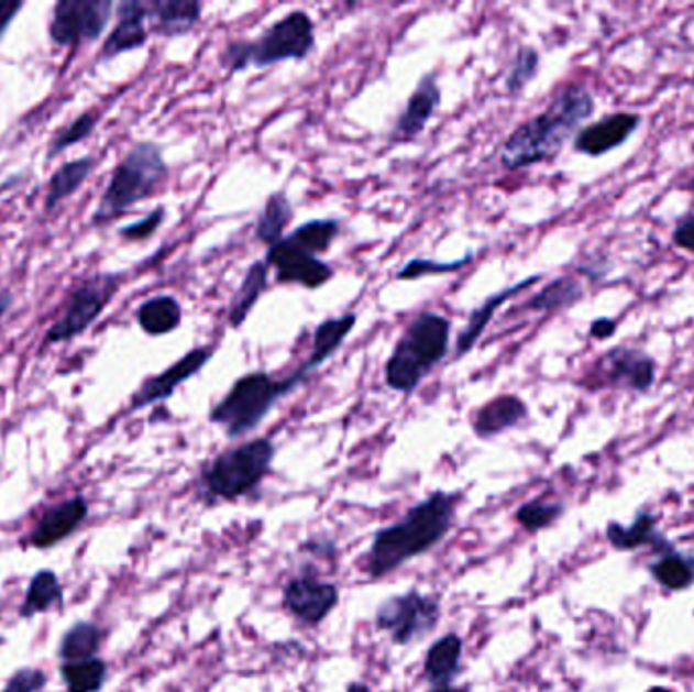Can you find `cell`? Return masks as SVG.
I'll list each match as a JSON object with an SVG mask.
<instances>
[{
    "mask_svg": "<svg viewBox=\"0 0 694 692\" xmlns=\"http://www.w3.org/2000/svg\"><path fill=\"white\" fill-rule=\"evenodd\" d=\"M102 646V631L92 622H76L67 629L64 638L59 641V660L62 664L71 662H84L98 658Z\"/></svg>",
    "mask_w": 694,
    "mask_h": 692,
    "instance_id": "4dcf8cb0",
    "label": "cell"
},
{
    "mask_svg": "<svg viewBox=\"0 0 694 692\" xmlns=\"http://www.w3.org/2000/svg\"><path fill=\"white\" fill-rule=\"evenodd\" d=\"M165 218H167V209L158 206L151 213H146L143 220L122 226L119 230V235L124 238V240H129V242H144V240L157 234V230L165 222Z\"/></svg>",
    "mask_w": 694,
    "mask_h": 692,
    "instance_id": "f35d334b",
    "label": "cell"
},
{
    "mask_svg": "<svg viewBox=\"0 0 694 692\" xmlns=\"http://www.w3.org/2000/svg\"><path fill=\"white\" fill-rule=\"evenodd\" d=\"M461 502L459 492H434L405 518L378 530L367 552V575L384 579L405 562L434 549L451 530Z\"/></svg>",
    "mask_w": 694,
    "mask_h": 692,
    "instance_id": "7a4b0ae2",
    "label": "cell"
},
{
    "mask_svg": "<svg viewBox=\"0 0 694 692\" xmlns=\"http://www.w3.org/2000/svg\"><path fill=\"white\" fill-rule=\"evenodd\" d=\"M451 341V319L422 311L408 323L384 367V380L394 393L412 394L420 382L445 360Z\"/></svg>",
    "mask_w": 694,
    "mask_h": 692,
    "instance_id": "277c9868",
    "label": "cell"
},
{
    "mask_svg": "<svg viewBox=\"0 0 694 692\" xmlns=\"http://www.w3.org/2000/svg\"><path fill=\"white\" fill-rule=\"evenodd\" d=\"M216 353L213 345H201L194 348L191 352L184 353L175 364L165 367L157 376H148L143 380L139 391L132 394L129 413L143 410L146 406L157 405L169 400L175 391L185 384L187 380L194 378L203 367L208 366Z\"/></svg>",
    "mask_w": 694,
    "mask_h": 692,
    "instance_id": "4fadbf2b",
    "label": "cell"
},
{
    "mask_svg": "<svg viewBox=\"0 0 694 692\" xmlns=\"http://www.w3.org/2000/svg\"><path fill=\"white\" fill-rule=\"evenodd\" d=\"M682 189H686V191H693L694 194V175L686 182V184L681 185Z\"/></svg>",
    "mask_w": 694,
    "mask_h": 692,
    "instance_id": "7dc6e473",
    "label": "cell"
},
{
    "mask_svg": "<svg viewBox=\"0 0 694 692\" xmlns=\"http://www.w3.org/2000/svg\"><path fill=\"white\" fill-rule=\"evenodd\" d=\"M295 218V209L285 191H275L273 196L266 199L263 211L258 213L256 223H254V238L258 242L266 244L268 249L275 246L278 240L285 238L290 222Z\"/></svg>",
    "mask_w": 694,
    "mask_h": 692,
    "instance_id": "83f0119b",
    "label": "cell"
},
{
    "mask_svg": "<svg viewBox=\"0 0 694 692\" xmlns=\"http://www.w3.org/2000/svg\"><path fill=\"white\" fill-rule=\"evenodd\" d=\"M311 376L307 367L299 366L287 378H275L268 372L256 370L234 380L230 391L218 405L211 406L210 420L222 427L228 439H240L256 431L283 398L295 393Z\"/></svg>",
    "mask_w": 694,
    "mask_h": 692,
    "instance_id": "3957f363",
    "label": "cell"
},
{
    "mask_svg": "<svg viewBox=\"0 0 694 692\" xmlns=\"http://www.w3.org/2000/svg\"><path fill=\"white\" fill-rule=\"evenodd\" d=\"M348 692H370L366 684H362V682H354V684H350L348 686Z\"/></svg>",
    "mask_w": 694,
    "mask_h": 692,
    "instance_id": "f6af8a7d",
    "label": "cell"
},
{
    "mask_svg": "<svg viewBox=\"0 0 694 692\" xmlns=\"http://www.w3.org/2000/svg\"><path fill=\"white\" fill-rule=\"evenodd\" d=\"M264 261L275 268L276 283L280 285H299L315 290L328 285L335 275L328 262L319 261V254L290 238V234L266 250Z\"/></svg>",
    "mask_w": 694,
    "mask_h": 692,
    "instance_id": "7c38bea8",
    "label": "cell"
},
{
    "mask_svg": "<svg viewBox=\"0 0 694 692\" xmlns=\"http://www.w3.org/2000/svg\"><path fill=\"white\" fill-rule=\"evenodd\" d=\"M461 656L463 640L458 634H447L439 638L425 656V679L429 680L434 689L451 686V682L458 679L461 670Z\"/></svg>",
    "mask_w": 694,
    "mask_h": 692,
    "instance_id": "603a6c76",
    "label": "cell"
},
{
    "mask_svg": "<svg viewBox=\"0 0 694 692\" xmlns=\"http://www.w3.org/2000/svg\"><path fill=\"white\" fill-rule=\"evenodd\" d=\"M656 382V362L652 355L629 345H616L603 353L590 372L593 388H629L636 393H650Z\"/></svg>",
    "mask_w": 694,
    "mask_h": 692,
    "instance_id": "8fae6325",
    "label": "cell"
},
{
    "mask_svg": "<svg viewBox=\"0 0 694 692\" xmlns=\"http://www.w3.org/2000/svg\"><path fill=\"white\" fill-rule=\"evenodd\" d=\"M122 283L124 273H98L79 281L78 287L67 297L59 319L47 329L43 348L66 343L86 333L104 314L110 300L117 297Z\"/></svg>",
    "mask_w": 694,
    "mask_h": 692,
    "instance_id": "ba28073f",
    "label": "cell"
},
{
    "mask_svg": "<svg viewBox=\"0 0 694 692\" xmlns=\"http://www.w3.org/2000/svg\"><path fill=\"white\" fill-rule=\"evenodd\" d=\"M650 573L669 591L689 589L694 583V557L670 547L650 564Z\"/></svg>",
    "mask_w": 694,
    "mask_h": 692,
    "instance_id": "1f68e13d",
    "label": "cell"
},
{
    "mask_svg": "<svg viewBox=\"0 0 694 692\" xmlns=\"http://www.w3.org/2000/svg\"><path fill=\"white\" fill-rule=\"evenodd\" d=\"M283 601L301 624L317 626L338 607L340 591L333 583H323L315 576H295L283 591Z\"/></svg>",
    "mask_w": 694,
    "mask_h": 692,
    "instance_id": "5bb4252c",
    "label": "cell"
},
{
    "mask_svg": "<svg viewBox=\"0 0 694 692\" xmlns=\"http://www.w3.org/2000/svg\"><path fill=\"white\" fill-rule=\"evenodd\" d=\"M431 692H467V689H455V686H439V689H432Z\"/></svg>",
    "mask_w": 694,
    "mask_h": 692,
    "instance_id": "bcb514c9",
    "label": "cell"
},
{
    "mask_svg": "<svg viewBox=\"0 0 694 692\" xmlns=\"http://www.w3.org/2000/svg\"><path fill=\"white\" fill-rule=\"evenodd\" d=\"M88 512H90V506L84 496L71 497L53 506L43 514V518L35 526L33 535L29 538V545L33 549H53L62 540L78 532L79 526L88 518Z\"/></svg>",
    "mask_w": 694,
    "mask_h": 692,
    "instance_id": "ac0fdd59",
    "label": "cell"
},
{
    "mask_svg": "<svg viewBox=\"0 0 694 692\" xmlns=\"http://www.w3.org/2000/svg\"><path fill=\"white\" fill-rule=\"evenodd\" d=\"M57 607H64V587L59 579L49 569L37 571L26 587L25 601L19 609V615L23 619H29L35 615L47 614Z\"/></svg>",
    "mask_w": 694,
    "mask_h": 692,
    "instance_id": "f1b7e54d",
    "label": "cell"
},
{
    "mask_svg": "<svg viewBox=\"0 0 694 692\" xmlns=\"http://www.w3.org/2000/svg\"><path fill=\"white\" fill-rule=\"evenodd\" d=\"M317 47L315 23L307 11L295 9L268 26L258 40L225 43L220 53V66L230 74L249 67H268L283 62H302Z\"/></svg>",
    "mask_w": 694,
    "mask_h": 692,
    "instance_id": "5b68a950",
    "label": "cell"
},
{
    "mask_svg": "<svg viewBox=\"0 0 694 692\" xmlns=\"http://www.w3.org/2000/svg\"><path fill=\"white\" fill-rule=\"evenodd\" d=\"M595 112V98L585 84H569L540 114L522 122L502 146L499 161L508 171H520L551 161L564 143L581 131Z\"/></svg>",
    "mask_w": 694,
    "mask_h": 692,
    "instance_id": "6da1fadb",
    "label": "cell"
},
{
    "mask_svg": "<svg viewBox=\"0 0 694 692\" xmlns=\"http://www.w3.org/2000/svg\"><path fill=\"white\" fill-rule=\"evenodd\" d=\"M13 293H9V290L0 293V319L9 314V309L13 307Z\"/></svg>",
    "mask_w": 694,
    "mask_h": 692,
    "instance_id": "ee69618b",
    "label": "cell"
},
{
    "mask_svg": "<svg viewBox=\"0 0 694 692\" xmlns=\"http://www.w3.org/2000/svg\"><path fill=\"white\" fill-rule=\"evenodd\" d=\"M616 331L617 323L614 319H609V317H599V319H595L590 327V336L591 338H595V340H609Z\"/></svg>",
    "mask_w": 694,
    "mask_h": 692,
    "instance_id": "7bdbcfd3",
    "label": "cell"
},
{
    "mask_svg": "<svg viewBox=\"0 0 694 692\" xmlns=\"http://www.w3.org/2000/svg\"><path fill=\"white\" fill-rule=\"evenodd\" d=\"M563 504L559 502H544V499H532L528 504H522L516 509V520L528 530V532H538L549 528L551 524L557 523L563 516Z\"/></svg>",
    "mask_w": 694,
    "mask_h": 692,
    "instance_id": "8d00e7d4",
    "label": "cell"
},
{
    "mask_svg": "<svg viewBox=\"0 0 694 692\" xmlns=\"http://www.w3.org/2000/svg\"><path fill=\"white\" fill-rule=\"evenodd\" d=\"M47 684V677L37 668L16 670L2 692H41Z\"/></svg>",
    "mask_w": 694,
    "mask_h": 692,
    "instance_id": "ab89813d",
    "label": "cell"
},
{
    "mask_svg": "<svg viewBox=\"0 0 694 692\" xmlns=\"http://www.w3.org/2000/svg\"><path fill=\"white\" fill-rule=\"evenodd\" d=\"M66 692H100L108 679V664L100 658L62 664L59 668Z\"/></svg>",
    "mask_w": 694,
    "mask_h": 692,
    "instance_id": "d6a6232c",
    "label": "cell"
},
{
    "mask_svg": "<svg viewBox=\"0 0 694 692\" xmlns=\"http://www.w3.org/2000/svg\"><path fill=\"white\" fill-rule=\"evenodd\" d=\"M151 33L158 37H184L201 23L203 7L197 0H153L146 2Z\"/></svg>",
    "mask_w": 694,
    "mask_h": 692,
    "instance_id": "d6986e66",
    "label": "cell"
},
{
    "mask_svg": "<svg viewBox=\"0 0 694 692\" xmlns=\"http://www.w3.org/2000/svg\"><path fill=\"white\" fill-rule=\"evenodd\" d=\"M119 21L112 29V33L106 37L104 45L98 55V62H110L117 59L122 53L136 52L146 45L148 31L144 23L148 21V9L146 2L139 0H124L117 7Z\"/></svg>",
    "mask_w": 694,
    "mask_h": 692,
    "instance_id": "e0dca14e",
    "label": "cell"
},
{
    "mask_svg": "<svg viewBox=\"0 0 694 692\" xmlns=\"http://www.w3.org/2000/svg\"><path fill=\"white\" fill-rule=\"evenodd\" d=\"M184 321V307L173 295H157L144 300L136 309V323L146 336H167L179 329Z\"/></svg>",
    "mask_w": 694,
    "mask_h": 692,
    "instance_id": "d4e9b609",
    "label": "cell"
},
{
    "mask_svg": "<svg viewBox=\"0 0 694 692\" xmlns=\"http://www.w3.org/2000/svg\"><path fill=\"white\" fill-rule=\"evenodd\" d=\"M540 69V53L535 47H520L511 59L510 72L506 78V90L510 96H520L526 86L537 78Z\"/></svg>",
    "mask_w": 694,
    "mask_h": 692,
    "instance_id": "d590c367",
    "label": "cell"
},
{
    "mask_svg": "<svg viewBox=\"0 0 694 692\" xmlns=\"http://www.w3.org/2000/svg\"><path fill=\"white\" fill-rule=\"evenodd\" d=\"M96 161L93 157H79L74 161H67L64 165H59L53 171L47 185V197H45V211H53L62 201H66L69 197L78 191L81 185L86 184V179L92 175Z\"/></svg>",
    "mask_w": 694,
    "mask_h": 692,
    "instance_id": "4316f807",
    "label": "cell"
},
{
    "mask_svg": "<svg viewBox=\"0 0 694 692\" xmlns=\"http://www.w3.org/2000/svg\"><path fill=\"white\" fill-rule=\"evenodd\" d=\"M607 540L617 550L640 549L643 545H654L658 550L670 549L667 538L658 535L656 518L650 512H640L631 526L609 524L607 526Z\"/></svg>",
    "mask_w": 694,
    "mask_h": 692,
    "instance_id": "484cf974",
    "label": "cell"
},
{
    "mask_svg": "<svg viewBox=\"0 0 694 692\" xmlns=\"http://www.w3.org/2000/svg\"><path fill=\"white\" fill-rule=\"evenodd\" d=\"M25 2L23 0H0V40L4 37L7 29L13 25L16 14L23 11Z\"/></svg>",
    "mask_w": 694,
    "mask_h": 692,
    "instance_id": "b9f144b4",
    "label": "cell"
},
{
    "mask_svg": "<svg viewBox=\"0 0 694 692\" xmlns=\"http://www.w3.org/2000/svg\"><path fill=\"white\" fill-rule=\"evenodd\" d=\"M583 299V285L575 276L563 275L551 281L547 287L537 293L535 297L526 300L522 305L525 311H537V314H547V311H559V309H569L575 303Z\"/></svg>",
    "mask_w": 694,
    "mask_h": 692,
    "instance_id": "f546056e",
    "label": "cell"
},
{
    "mask_svg": "<svg viewBox=\"0 0 694 692\" xmlns=\"http://www.w3.org/2000/svg\"><path fill=\"white\" fill-rule=\"evenodd\" d=\"M540 278H542V275L528 276V278L511 285V287L502 288L499 293H494L492 297H487L477 309H473L467 326L463 327V331L459 333L453 358L461 360V358H465L467 353L472 352L473 348L477 345V341L484 338L485 329L489 326V321L494 319V315L498 314L499 307L506 300H510L511 297L520 295L526 288L535 287L537 283H540Z\"/></svg>",
    "mask_w": 694,
    "mask_h": 692,
    "instance_id": "ffe728a7",
    "label": "cell"
},
{
    "mask_svg": "<svg viewBox=\"0 0 694 692\" xmlns=\"http://www.w3.org/2000/svg\"><path fill=\"white\" fill-rule=\"evenodd\" d=\"M473 261V252H467L458 261H432V259H410V261L396 273V281H419L422 276L447 275L458 273L463 266Z\"/></svg>",
    "mask_w": 694,
    "mask_h": 692,
    "instance_id": "74e56055",
    "label": "cell"
},
{
    "mask_svg": "<svg viewBox=\"0 0 694 692\" xmlns=\"http://www.w3.org/2000/svg\"><path fill=\"white\" fill-rule=\"evenodd\" d=\"M441 102H443V94H441V86L437 81V76L425 74L419 79L417 88L408 96L407 106L394 124L390 143L400 144L415 141L420 132L427 129L429 120L441 108Z\"/></svg>",
    "mask_w": 694,
    "mask_h": 692,
    "instance_id": "2e32d148",
    "label": "cell"
},
{
    "mask_svg": "<svg viewBox=\"0 0 694 692\" xmlns=\"http://www.w3.org/2000/svg\"><path fill=\"white\" fill-rule=\"evenodd\" d=\"M268 275H271V266L264 259L250 264L244 281L238 288L236 297L232 299V305L228 309V326L232 329H240L244 326L252 309L256 307V303L261 300L268 288Z\"/></svg>",
    "mask_w": 694,
    "mask_h": 692,
    "instance_id": "cb8c5ba5",
    "label": "cell"
},
{
    "mask_svg": "<svg viewBox=\"0 0 694 692\" xmlns=\"http://www.w3.org/2000/svg\"><path fill=\"white\" fill-rule=\"evenodd\" d=\"M672 242L679 246V249L686 250L694 254V213L684 216L681 222L674 226L672 230Z\"/></svg>",
    "mask_w": 694,
    "mask_h": 692,
    "instance_id": "60d3db41",
    "label": "cell"
},
{
    "mask_svg": "<svg viewBox=\"0 0 694 692\" xmlns=\"http://www.w3.org/2000/svg\"><path fill=\"white\" fill-rule=\"evenodd\" d=\"M169 177V165L157 143H136L112 171L104 194L93 209V226L119 220L129 209L155 196Z\"/></svg>",
    "mask_w": 694,
    "mask_h": 692,
    "instance_id": "8992f818",
    "label": "cell"
},
{
    "mask_svg": "<svg viewBox=\"0 0 694 692\" xmlns=\"http://www.w3.org/2000/svg\"><path fill=\"white\" fill-rule=\"evenodd\" d=\"M100 120H102V114L96 112V110H88V112L79 114L76 120H71L66 129H62L53 136L52 143L47 146V158L52 161V158L67 151L71 144L81 143L88 136H92V132L100 124Z\"/></svg>",
    "mask_w": 694,
    "mask_h": 692,
    "instance_id": "e575fe53",
    "label": "cell"
},
{
    "mask_svg": "<svg viewBox=\"0 0 694 692\" xmlns=\"http://www.w3.org/2000/svg\"><path fill=\"white\" fill-rule=\"evenodd\" d=\"M341 232V222L335 218H319L301 223L297 230L290 232V238L313 250L315 254L328 252Z\"/></svg>",
    "mask_w": 694,
    "mask_h": 692,
    "instance_id": "836d02e7",
    "label": "cell"
},
{
    "mask_svg": "<svg viewBox=\"0 0 694 692\" xmlns=\"http://www.w3.org/2000/svg\"><path fill=\"white\" fill-rule=\"evenodd\" d=\"M528 417V406L516 394H502L475 410L472 429L480 439H494L518 427Z\"/></svg>",
    "mask_w": 694,
    "mask_h": 692,
    "instance_id": "44dd1931",
    "label": "cell"
},
{
    "mask_svg": "<svg viewBox=\"0 0 694 692\" xmlns=\"http://www.w3.org/2000/svg\"><path fill=\"white\" fill-rule=\"evenodd\" d=\"M275 455V443L266 437L232 447L211 459L203 468L201 485L213 499L232 502L246 496L263 484L273 468Z\"/></svg>",
    "mask_w": 694,
    "mask_h": 692,
    "instance_id": "52a82bcc",
    "label": "cell"
},
{
    "mask_svg": "<svg viewBox=\"0 0 694 692\" xmlns=\"http://www.w3.org/2000/svg\"><path fill=\"white\" fill-rule=\"evenodd\" d=\"M691 86H693V88H694V79H693V81H691Z\"/></svg>",
    "mask_w": 694,
    "mask_h": 692,
    "instance_id": "681fc988",
    "label": "cell"
},
{
    "mask_svg": "<svg viewBox=\"0 0 694 692\" xmlns=\"http://www.w3.org/2000/svg\"><path fill=\"white\" fill-rule=\"evenodd\" d=\"M642 124L638 112H616L576 132L573 149L587 157H603L628 143Z\"/></svg>",
    "mask_w": 694,
    "mask_h": 692,
    "instance_id": "9a60e30c",
    "label": "cell"
},
{
    "mask_svg": "<svg viewBox=\"0 0 694 692\" xmlns=\"http://www.w3.org/2000/svg\"><path fill=\"white\" fill-rule=\"evenodd\" d=\"M648 692H672V691H670V689H667V686H654L652 691H648Z\"/></svg>",
    "mask_w": 694,
    "mask_h": 692,
    "instance_id": "c3c4849f",
    "label": "cell"
},
{
    "mask_svg": "<svg viewBox=\"0 0 694 692\" xmlns=\"http://www.w3.org/2000/svg\"><path fill=\"white\" fill-rule=\"evenodd\" d=\"M112 11V0H59L53 7L49 40L57 47L93 43L110 25Z\"/></svg>",
    "mask_w": 694,
    "mask_h": 692,
    "instance_id": "30bf717a",
    "label": "cell"
},
{
    "mask_svg": "<svg viewBox=\"0 0 694 692\" xmlns=\"http://www.w3.org/2000/svg\"><path fill=\"white\" fill-rule=\"evenodd\" d=\"M355 323H357V315L355 314L329 317L326 321H321L315 329L313 345H311V352L307 355V360L302 362V366L315 374L319 367L340 352L345 338L354 331Z\"/></svg>",
    "mask_w": 694,
    "mask_h": 692,
    "instance_id": "7402d4cb",
    "label": "cell"
},
{
    "mask_svg": "<svg viewBox=\"0 0 694 692\" xmlns=\"http://www.w3.org/2000/svg\"><path fill=\"white\" fill-rule=\"evenodd\" d=\"M441 619V605L437 597L422 595L410 589L381 603L376 612V626L390 636L398 646L425 640Z\"/></svg>",
    "mask_w": 694,
    "mask_h": 692,
    "instance_id": "9c48e42d",
    "label": "cell"
}]
</instances>
